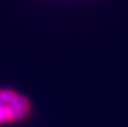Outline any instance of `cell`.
Segmentation results:
<instances>
[{"label": "cell", "mask_w": 128, "mask_h": 127, "mask_svg": "<svg viewBox=\"0 0 128 127\" xmlns=\"http://www.w3.org/2000/svg\"><path fill=\"white\" fill-rule=\"evenodd\" d=\"M31 111L28 100L13 89H0V126L16 123Z\"/></svg>", "instance_id": "cell-1"}]
</instances>
